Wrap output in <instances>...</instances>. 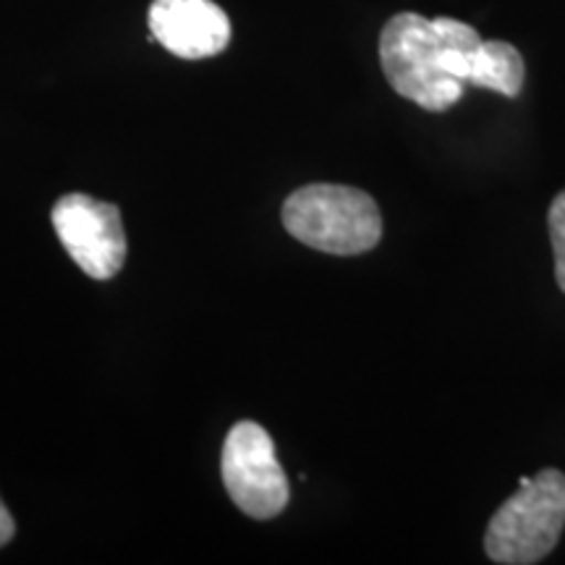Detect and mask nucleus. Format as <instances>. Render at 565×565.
Listing matches in <instances>:
<instances>
[{
  "label": "nucleus",
  "instance_id": "obj_1",
  "mask_svg": "<svg viewBox=\"0 0 565 565\" xmlns=\"http://www.w3.org/2000/svg\"><path fill=\"white\" fill-rule=\"evenodd\" d=\"M282 225L296 242L338 257L370 252L383 238L377 202L362 189L343 183H309L296 189L282 204Z\"/></svg>",
  "mask_w": 565,
  "mask_h": 565
},
{
  "label": "nucleus",
  "instance_id": "obj_2",
  "mask_svg": "<svg viewBox=\"0 0 565 565\" xmlns=\"http://www.w3.org/2000/svg\"><path fill=\"white\" fill-rule=\"evenodd\" d=\"M565 529V475L542 469L521 479L519 490L492 515L484 534V553L500 565L545 561Z\"/></svg>",
  "mask_w": 565,
  "mask_h": 565
},
{
  "label": "nucleus",
  "instance_id": "obj_3",
  "mask_svg": "<svg viewBox=\"0 0 565 565\" xmlns=\"http://www.w3.org/2000/svg\"><path fill=\"white\" fill-rule=\"evenodd\" d=\"M440 26L422 13H395L380 34V63L401 97L429 113H443L463 97V84L450 82L437 63Z\"/></svg>",
  "mask_w": 565,
  "mask_h": 565
},
{
  "label": "nucleus",
  "instance_id": "obj_4",
  "mask_svg": "<svg viewBox=\"0 0 565 565\" xmlns=\"http://www.w3.org/2000/svg\"><path fill=\"white\" fill-rule=\"evenodd\" d=\"M223 482L231 500L252 519H275L288 505V479L273 437L257 422H238L223 445Z\"/></svg>",
  "mask_w": 565,
  "mask_h": 565
},
{
  "label": "nucleus",
  "instance_id": "obj_5",
  "mask_svg": "<svg viewBox=\"0 0 565 565\" xmlns=\"http://www.w3.org/2000/svg\"><path fill=\"white\" fill-rule=\"evenodd\" d=\"M53 228L63 249L89 278L108 280L121 273L126 233L121 210L87 194H66L53 207Z\"/></svg>",
  "mask_w": 565,
  "mask_h": 565
},
{
  "label": "nucleus",
  "instance_id": "obj_6",
  "mask_svg": "<svg viewBox=\"0 0 565 565\" xmlns=\"http://www.w3.org/2000/svg\"><path fill=\"white\" fill-rule=\"evenodd\" d=\"M150 32L168 53L200 61L228 47L231 21L212 0H154Z\"/></svg>",
  "mask_w": 565,
  "mask_h": 565
},
{
  "label": "nucleus",
  "instance_id": "obj_7",
  "mask_svg": "<svg viewBox=\"0 0 565 565\" xmlns=\"http://www.w3.org/2000/svg\"><path fill=\"white\" fill-rule=\"evenodd\" d=\"M550 242H553L555 252V280L557 288L565 294V192H561L550 204Z\"/></svg>",
  "mask_w": 565,
  "mask_h": 565
},
{
  "label": "nucleus",
  "instance_id": "obj_8",
  "mask_svg": "<svg viewBox=\"0 0 565 565\" xmlns=\"http://www.w3.org/2000/svg\"><path fill=\"white\" fill-rule=\"evenodd\" d=\"M13 532H17V524H13L9 508H6L3 500H0V547L9 545L13 540Z\"/></svg>",
  "mask_w": 565,
  "mask_h": 565
}]
</instances>
